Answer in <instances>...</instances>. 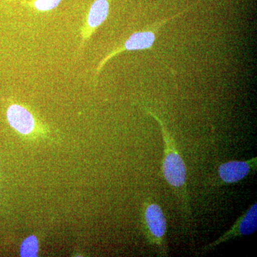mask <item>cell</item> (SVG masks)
<instances>
[{
    "mask_svg": "<svg viewBox=\"0 0 257 257\" xmlns=\"http://www.w3.org/2000/svg\"><path fill=\"white\" fill-rule=\"evenodd\" d=\"M150 114L160 124L164 140V160L162 170L167 184L173 189L176 196L182 203L185 212L189 211L188 195L187 189V170L185 164L178 149L177 143L169 133L162 121L153 114Z\"/></svg>",
    "mask_w": 257,
    "mask_h": 257,
    "instance_id": "obj_1",
    "label": "cell"
},
{
    "mask_svg": "<svg viewBox=\"0 0 257 257\" xmlns=\"http://www.w3.org/2000/svg\"><path fill=\"white\" fill-rule=\"evenodd\" d=\"M145 224L151 243L159 248L161 253L167 254V220L160 205L155 203L147 204L145 209Z\"/></svg>",
    "mask_w": 257,
    "mask_h": 257,
    "instance_id": "obj_2",
    "label": "cell"
},
{
    "mask_svg": "<svg viewBox=\"0 0 257 257\" xmlns=\"http://www.w3.org/2000/svg\"><path fill=\"white\" fill-rule=\"evenodd\" d=\"M257 229V204H253L243 215L236 221L231 229L228 230L219 239L203 248L204 251H210L221 243L230 241L239 236H247L254 233Z\"/></svg>",
    "mask_w": 257,
    "mask_h": 257,
    "instance_id": "obj_3",
    "label": "cell"
},
{
    "mask_svg": "<svg viewBox=\"0 0 257 257\" xmlns=\"http://www.w3.org/2000/svg\"><path fill=\"white\" fill-rule=\"evenodd\" d=\"M256 157L247 161H230L221 164L218 174L226 184H234L242 180L256 169Z\"/></svg>",
    "mask_w": 257,
    "mask_h": 257,
    "instance_id": "obj_4",
    "label": "cell"
},
{
    "mask_svg": "<svg viewBox=\"0 0 257 257\" xmlns=\"http://www.w3.org/2000/svg\"><path fill=\"white\" fill-rule=\"evenodd\" d=\"M109 13V3L107 0H96L91 6L88 13L87 21L81 30V45L79 50L82 48L84 43L89 40L96 29L105 21Z\"/></svg>",
    "mask_w": 257,
    "mask_h": 257,
    "instance_id": "obj_5",
    "label": "cell"
},
{
    "mask_svg": "<svg viewBox=\"0 0 257 257\" xmlns=\"http://www.w3.org/2000/svg\"><path fill=\"white\" fill-rule=\"evenodd\" d=\"M7 117L10 126L23 135H29L35 127V119L31 113L19 104H13L8 108Z\"/></svg>",
    "mask_w": 257,
    "mask_h": 257,
    "instance_id": "obj_6",
    "label": "cell"
},
{
    "mask_svg": "<svg viewBox=\"0 0 257 257\" xmlns=\"http://www.w3.org/2000/svg\"><path fill=\"white\" fill-rule=\"evenodd\" d=\"M155 40V35L152 32H141L133 34L125 42L124 48L115 51L111 55L108 56L105 60H103V62L99 64V68L97 69V74L99 69L102 67L106 61L110 59L112 56L116 55V53H119L123 50H139L150 48L153 45Z\"/></svg>",
    "mask_w": 257,
    "mask_h": 257,
    "instance_id": "obj_7",
    "label": "cell"
},
{
    "mask_svg": "<svg viewBox=\"0 0 257 257\" xmlns=\"http://www.w3.org/2000/svg\"><path fill=\"white\" fill-rule=\"evenodd\" d=\"M38 252V241L35 236H29L20 248V256L23 257L37 256Z\"/></svg>",
    "mask_w": 257,
    "mask_h": 257,
    "instance_id": "obj_8",
    "label": "cell"
},
{
    "mask_svg": "<svg viewBox=\"0 0 257 257\" xmlns=\"http://www.w3.org/2000/svg\"><path fill=\"white\" fill-rule=\"evenodd\" d=\"M61 1L62 0H35L33 3V7L38 11H50L57 8Z\"/></svg>",
    "mask_w": 257,
    "mask_h": 257,
    "instance_id": "obj_9",
    "label": "cell"
}]
</instances>
